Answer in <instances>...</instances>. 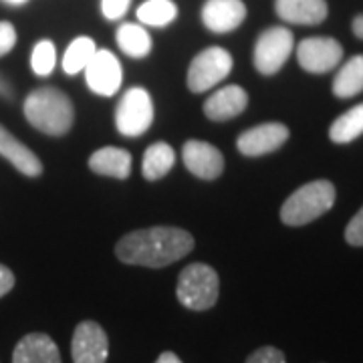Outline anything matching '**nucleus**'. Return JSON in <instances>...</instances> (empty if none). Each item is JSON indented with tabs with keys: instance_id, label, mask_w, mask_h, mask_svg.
I'll list each match as a JSON object with an SVG mask.
<instances>
[{
	"instance_id": "nucleus-1",
	"label": "nucleus",
	"mask_w": 363,
	"mask_h": 363,
	"mask_svg": "<svg viewBox=\"0 0 363 363\" xmlns=\"http://www.w3.org/2000/svg\"><path fill=\"white\" fill-rule=\"evenodd\" d=\"M194 248V236L174 226H154L125 234L116 247L117 259L125 264L162 269L184 259Z\"/></svg>"
},
{
	"instance_id": "nucleus-2",
	"label": "nucleus",
	"mask_w": 363,
	"mask_h": 363,
	"mask_svg": "<svg viewBox=\"0 0 363 363\" xmlns=\"http://www.w3.org/2000/svg\"><path fill=\"white\" fill-rule=\"evenodd\" d=\"M26 121L45 135H65L73 128L75 109L71 99L61 89L39 87L30 91L25 99Z\"/></svg>"
},
{
	"instance_id": "nucleus-3",
	"label": "nucleus",
	"mask_w": 363,
	"mask_h": 363,
	"mask_svg": "<svg viewBox=\"0 0 363 363\" xmlns=\"http://www.w3.org/2000/svg\"><path fill=\"white\" fill-rule=\"evenodd\" d=\"M335 204V186L329 180L303 184L286 198L281 208V220L286 226H305L329 212Z\"/></svg>"
},
{
	"instance_id": "nucleus-4",
	"label": "nucleus",
	"mask_w": 363,
	"mask_h": 363,
	"mask_svg": "<svg viewBox=\"0 0 363 363\" xmlns=\"http://www.w3.org/2000/svg\"><path fill=\"white\" fill-rule=\"evenodd\" d=\"M220 295L218 272L204 262H194L182 269L176 286V297L190 311H208Z\"/></svg>"
},
{
	"instance_id": "nucleus-5",
	"label": "nucleus",
	"mask_w": 363,
	"mask_h": 363,
	"mask_svg": "<svg viewBox=\"0 0 363 363\" xmlns=\"http://www.w3.org/2000/svg\"><path fill=\"white\" fill-rule=\"evenodd\" d=\"M234 67V59L230 52L222 47H208L200 51L192 59L188 67V89L192 93H204L214 89L220 81L230 75Z\"/></svg>"
},
{
	"instance_id": "nucleus-6",
	"label": "nucleus",
	"mask_w": 363,
	"mask_h": 363,
	"mask_svg": "<svg viewBox=\"0 0 363 363\" xmlns=\"http://www.w3.org/2000/svg\"><path fill=\"white\" fill-rule=\"evenodd\" d=\"M154 123V101L143 87L123 93L116 109V128L125 138H140Z\"/></svg>"
},
{
	"instance_id": "nucleus-7",
	"label": "nucleus",
	"mask_w": 363,
	"mask_h": 363,
	"mask_svg": "<svg viewBox=\"0 0 363 363\" xmlns=\"http://www.w3.org/2000/svg\"><path fill=\"white\" fill-rule=\"evenodd\" d=\"M295 49V37L286 26H271L262 30L255 43L252 61L260 75H274L289 61Z\"/></svg>"
},
{
	"instance_id": "nucleus-8",
	"label": "nucleus",
	"mask_w": 363,
	"mask_h": 363,
	"mask_svg": "<svg viewBox=\"0 0 363 363\" xmlns=\"http://www.w3.org/2000/svg\"><path fill=\"white\" fill-rule=\"evenodd\" d=\"M297 61L307 73L323 75L343 61V47L333 37H307L298 43Z\"/></svg>"
},
{
	"instance_id": "nucleus-9",
	"label": "nucleus",
	"mask_w": 363,
	"mask_h": 363,
	"mask_svg": "<svg viewBox=\"0 0 363 363\" xmlns=\"http://www.w3.org/2000/svg\"><path fill=\"white\" fill-rule=\"evenodd\" d=\"M83 71H85V83L95 95L111 97L121 87L123 69L119 59L107 49H97Z\"/></svg>"
},
{
	"instance_id": "nucleus-10",
	"label": "nucleus",
	"mask_w": 363,
	"mask_h": 363,
	"mask_svg": "<svg viewBox=\"0 0 363 363\" xmlns=\"http://www.w3.org/2000/svg\"><path fill=\"white\" fill-rule=\"evenodd\" d=\"M109 355V339L95 321H81L73 331L71 357L73 363H105Z\"/></svg>"
},
{
	"instance_id": "nucleus-11",
	"label": "nucleus",
	"mask_w": 363,
	"mask_h": 363,
	"mask_svg": "<svg viewBox=\"0 0 363 363\" xmlns=\"http://www.w3.org/2000/svg\"><path fill=\"white\" fill-rule=\"evenodd\" d=\"M286 140H289V128L279 121H269V123L242 131L238 135L236 147L242 156L259 157L277 152L279 147L285 145Z\"/></svg>"
},
{
	"instance_id": "nucleus-12",
	"label": "nucleus",
	"mask_w": 363,
	"mask_h": 363,
	"mask_svg": "<svg viewBox=\"0 0 363 363\" xmlns=\"http://www.w3.org/2000/svg\"><path fill=\"white\" fill-rule=\"evenodd\" d=\"M182 160L190 174L200 180H216L224 172V156L212 143L190 140L182 147Z\"/></svg>"
},
{
	"instance_id": "nucleus-13",
	"label": "nucleus",
	"mask_w": 363,
	"mask_h": 363,
	"mask_svg": "<svg viewBox=\"0 0 363 363\" xmlns=\"http://www.w3.org/2000/svg\"><path fill=\"white\" fill-rule=\"evenodd\" d=\"M247 14V4L242 0H206L200 18L210 33L226 35L242 25Z\"/></svg>"
},
{
	"instance_id": "nucleus-14",
	"label": "nucleus",
	"mask_w": 363,
	"mask_h": 363,
	"mask_svg": "<svg viewBox=\"0 0 363 363\" xmlns=\"http://www.w3.org/2000/svg\"><path fill=\"white\" fill-rule=\"evenodd\" d=\"M274 13L289 25L313 26L327 18L329 6L327 0H274Z\"/></svg>"
},
{
	"instance_id": "nucleus-15",
	"label": "nucleus",
	"mask_w": 363,
	"mask_h": 363,
	"mask_svg": "<svg viewBox=\"0 0 363 363\" xmlns=\"http://www.w3.org/2000/svg\"><path fill=\"white\" fill-rule=\"evenodd\" d=\"M248 105V93L240 85H226L214 91L204 104V116L210 121H228L238 117Z\"/></svg>"
},
{
	"instance_id": "nucleus-16",
	"label": "nucleus",
	"mask_w": 363,
	"mask_h": 363,
	"mask_svg": "<svg viewBox=\"0 0 363 363\" xmlns=\"http://www.w3.org/2000/svg\"><path fill=\"white\" fill-rule=\"evenodd\" d=\"M13 363H63L57 343L47 333H28L16 343Z\"/></svg>"
},
{
	"instance_id": "nucleus-17",
	"label": "nucleus",
	"mask_w": 363,
	"mask_h": 363,
	"mask_svg": "<svg viewBox=\"0 0 363 363\" xmlns=\"http://www.w3.org/2000/svg\"><path fill=\"white\" fill-rule=\"evenodd\" d=\"M0 156L6 157L14 168L28 178H37L43 174V164L37 154L23 142H18L4 125H0Z\"/></svg>"
},
{
	"instance_id": "nucleus-18",
	"label": "nucleus",
	"mask_w": 363,
	"mask_h": 363,
	"mask_svg": "<svg viewBox=\"0 0 363 363\" xmlns=\"http://www.w3.org/2000/svg\"><path fill=\"white\" fill-rule=\"evenodd\" d=\"M89 169L99 176L125 180L131 174V154L121 147H101L91 154Z\"/></svg>"
},
{
	"instance_id": "nucleus-19",
	"label": "nucleus",
	"mask_w": 363,
	"mask_h": 363,
	"mask_svg": "<svg viewBox=\"0 0 363 363\" xmlns=\"http://www.w3.org/2000/svg\"><path fill=\"white\" fill-rule=\"evenodd\" d=\"M116 43L119 51L131 59H143L154 49V40L147 28L138 23H123L116 30Z\"/></svg>"
},
{
	"instance_id": "nucleus-20",
	"label": "nucleus",
	"mask_w": 363,
	"mask_h": 363,
	"mask_svg": "<svg viewBox=\"0 0 363 363\" xmlns=\"http://www.w3.org/2000/svg\"><path fill=\"white\" fill-rule=\"evenodd\" d=\"M359 93H363V55H353L333 79V95L339 99H350Z\"/></svg>"
},
{
	"instance_id": "nucleus-21",
	"label": "nucleus",
	"mask_w": 363,
	"mask_h": 363,
	"mask_svg": "<svg viewBox=\"0 0 363 363\" xmlns=\"http://www.w3.org/2000/svg\"><path fill=\"white\" fill-rule=\"evenodd\" d=\"M174 164H176V152H174V147H172L169 143H152V145L145 150V154H143V178L150 182L162 180L166 174H169V169L174 168Z\"/></svg>"
},
{
	"instance_id": "nucleus-22",
	"label": "nucleus",
	"mask_w": 363,
	"mask_h": 363,
	"mask_svg": "<svg viewBox=\"0 0 363 363\" xmlns=\"http://www.w3.org/2000/svg\"><path fill=\"white\" fill-rule=\"evenodd\" d=\"M135 16L140 25L164 28L178 18V6L174 0H145L135 11Z\"/></svg>"
},
{
	"instance_id": "nucleus-23",
	"label": "nucleus",
	"mask_w": 363,
	"mask_h": 363,
	"mask_svg": "<svg viewBox=\"0 0 363 363\" xmlns=\"http://www.w3.org/2000/svg\"><path fill=\"white\" fill-rule=\"evenodd\" d=\"M359 135H363V104L339 116L329 128V138L333 143H351Z\"/></svg>"
},
{
	"instance_id": "nucleus-24",
	"label": "nucleus",
	"mask_w": 363,
	"mask_h": 363,
	"mask_svg": "<svg viewBox=\"0 0 363 363\" xmlns=\"http://www.w3.org/2000/svg\"><path fill=\"white\" fill-rule=\"evenodd\" d=\"M97 51V45L91 37H77L71 40V45L67 47L63 55V71L67 75H77L83 73V69L87 67L91 57Z\"/></svg>"
},
{
	"instance_id": "nucleus-25",
	"label": "nucleus",
	"mask_w": 363,
	"mask_h": 363,
	"mask_svg": "<svg viewBox=\"0 0 363 363\" xmlns=\"http://www.w3.org/2000/svg\"><path fill=\"white\" fill-rule=\"evenodd\" d=\"M55 65H57V49H55L52 40H39L30 52V67H33L35 75L47 77L52 73Z\"/></svg>"
},
{
	"instance_id": "nucleus-26",
	"label": "nucleus",
	"mask_w": 363,
	"mask_h": 363,
	"mask_svg": "<svg viewBox=\"0 0 363 363\" xmlns=\"http://www.w3.org/2000/svg\"><path fill=\"white\" fill-rule=\"evenodd\" d=\"M245 363H286V359L285 353L281 350H277L272 345H264V347L252 351Z\"/></svg>"
},
{
	"instance_id": "nucleus-27",
	"label": "nucleus",
	"mask_w": 363,
	"mask_h": 363,
	"mask_svg": "<svg viewBox=\"0 0 363 363\" xmlns=\"http://www.w3.org/2000/svg\"><path fill=\"white\" fill-rule=\"evenodd\" d=\"M131 0H101V14L107 21H119L130 11Z\"/></svg>"
},
{
	"instance_id": "nucleus-28",
	"label": "nucleus",
	"mask_w": 363,
	"mask_h": 363,
	"mask_svg": "<svg viewBox=\"0 0 363 363\" xmlns=\"http://www.w3.org/2000/svg\"><path fill=\"white\" fill-rule=\"evenodd\" d=\"M345 240L350 242L351 247H363V206L359 208V212L347 224Z\"/></svg>"
},
{
	"instance_id": "nucleus-29",
	"label": "nucleus",
	"mask_w": 363,
	"mask_h": 363,
	"mask_svg": "<svg viewBox=\"0 0 363 363\" xmlns=\"http://www.w3.org/2000/svg\"><path fill=\"white\" fill-rule=\"evenodd\" d=\"M16 45V28L9 21H0V57L9 55Z\"/></svg>"
},
{
	"instance_id": "nucleus-30",
	"label": "nucleus",
	"mask_w": 363,
	"mask_h": 363,
	"mask_svg": "<svg viewBox=\"0 0 363 363\" xmlns=\"http://www.w3.org/2000/svg\"><path fill=\"white\" fill-rule=\"evenodd\" d=\"M14 286V274L9 267L0 264V297L9 295Z\"/></svg>"
},
{
	"instance_id": "nucleus-31",
	"label": "nucleus",
	"mask_w": 363,
	"mask_h": 363,
	"mask_svg": "<svg viewBox=\"0 0 363 363\" xmlns=\"http://www.w3.org/2000/svg\"><path fill=\"white\" fill-rule=\"evenodd\" d=\"M351 30H353V35H355L357 39L363 40V14H357V16L353 18V23H351Z\"/></svg>"
},
{
	"instance_id": "nucleus-32",
	"label": "nucleus",
	"mask_w": 363,
	"mask_h": 363,
	"mask_svg": "<svg viewBox=\"0 0 363 363\" xmlns=\"http://www.w3.org/2000/svg\"><path fill=\"white\" fill-rule=\"evenodd\" d=\"M154 363H182V359L174 351H164V353H160V357Z\"/></svg>"
},
{
	"instance_id": "nucleus-33",
	"label": "nucleus",
	"mask_w": 363,
	"mask_h": 363,
	"mask_svg": "<svg viewBox=\"0 0 363 363\" xmlns=\"http://www.w3.org/2000/svg\"><path fill=\"white\" fill-rule=\"evenodd\" d=\"M4 4H9V6H23V4H26L28 0H2Z\"/></svg>"
}]
</instances>
